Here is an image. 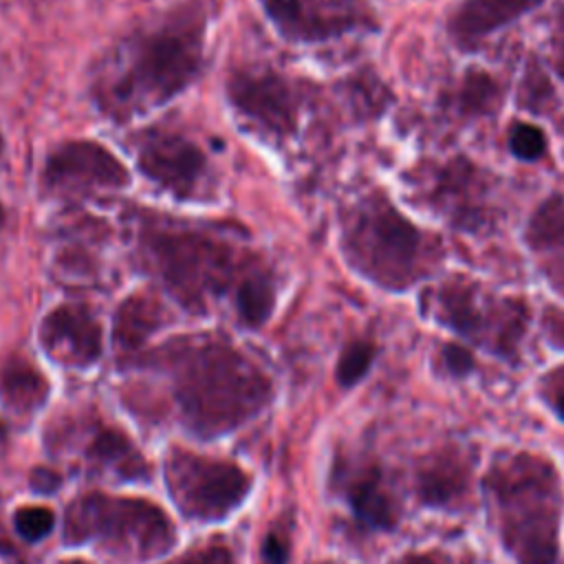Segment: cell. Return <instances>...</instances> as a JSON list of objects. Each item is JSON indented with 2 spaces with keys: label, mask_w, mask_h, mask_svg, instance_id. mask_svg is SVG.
<instances>
[{
  "label": "cell",
  "mask_w": 564,
  "mask_h": 564,
  "mask_svg": "<svg viewBox=\"0 0 564 564\" xmlns=\"http://www.w3.org/2000/svg\"><path fill=\"white\" fill-rule=\"evenodd\" d=\"M339 251L352 273L386 293L419 286L445 260L441 236L416 225L379 187L339 212Z\"/></svg>",
  "instance_id": "obj_1"
},
{
  "label": "cell",
  "mask_w": 564,
  "mask_h": 564,
  "mask_svg": "<svg viewBox=\"0 0 564 564\" xmlns=\"http://www.w3.org/2000/svg\"><path fill=\"white\" fill-rule=\"evenodd\" d=\"M482 489L516 564H555L564 509L555 465L531 452L498 456L482 478Z\"/></svg>",
  "instance_id": "obj_2"
},
{
  "label": "cell",
  "mask_w": 564,
  "mask_h": 564,
  "mask_svg": "<svg viewBox=\"0 0 564 564\" xmlns=\"http://www.w3.org/2000/svg\"><path fill=\"white\" fill-rule=\"evenodd\" d=\"M205 15L183 9L128 44L126 66L101 93V108L112 119L156 108L181 95L203 70Z\"/></svg>",
  "instance_id": "obj_3"
},
{
  "label": "cell",
  "mask_w": 564,
  "mask_h": 564,
  "mask_svg": "<svg viewBox=\"0 0 564 564\" xmlns=\"http://www.w3.org/2000/svg\"><path fill=\"white\" fill-rule=\"evenodd\" d=\"M176 361V399L185 423L198 436L227 434L271 401L269 377L227 341L187 346Z\"/></svg>",
  "instance_id": "obj_4"
},
{
  "label": "cell",
  "mask_w": 564,
  "mask_h": 564,
  "mask_svg": "<svg viewBox=\"0 0 564 564\" xmlns=\"http://www.w3.org/2000/svg\"><path fill=\"white\" fill-rule=\"evenodd\" d=\"M425 313L469 344L516 361L531 311L524 297L487 289L467 273H449L421 302Z\"/></svg>",
  "instance_id": "obj_5"
},
{
  "label": "cell",
  "mask_w": 564,
  "mask_h": 564,
  "mask_svg": "<svg viewBox=\"0 0 564 564\" xmlns=\"http://www.w3.org/2000/svg\"><path fill=\"white\" fill-rule=\"evenodd\" d=\"M64 540L68 544L97 540L121 557L152 560L172 549L176 531L163 509L148 500L88 494L70 502Z\"/></svg>",
  "instance_id": "obj_6"
},
{
  "label": "cell",
  "mask_w": 564,
  "mask_h": 564,
  "mask_svg": "<svg viewBox=\"0 0 564 564\" xmlns=\"http://www.w3.org/2000/svg\"><path fill=\"white\" fill-rule=\"evenodd\" d=\"M141 247L170 293L192 311H203L209 295L225 293L238 269L227 242L192 229H148Z\"/></svg>",
  "instance_id": "obj_7"
},
{
  "label": "cell",
  "mask_w": 564,
  "mask_h": 564,
  "mask_svg": "<svg viewBox=\"0 0 564 564\" xmlns=\"http://www.w3.org/2000/svg\"><path fill=\"white\" fill-rule=\"evenodd\" d=\"M408 181L414 203L456 231L480 234L494 223V176L465 154L421 163Z\"/></svg>",
  "instance_id": "obj_8"
},
{
  "label": "cell",
  "mask_w": 564,
  "mask_h": 564,
  "mask_svg": "<svg viewBox=\"0 0 564 564\" xmlns=\"http://www.w3.org/2000/svg\"><path fill=\"white\" fill-rule=\"evenodd\" d=\"M165 485L183 516L216 522L242 505L251 476L236 463L174 449L165 460Z\"/></svg>",
  "instance_id": "obj_9"
},
{
  "label": "cell",
  "mask_w": 564,
  "mask_h": 564,
  "mask_svg": "<svg viewBox=\"0 0 564 564\" xmlns=\"http://www.w3.org/2000/svg\"><path fill=\"white\" fill-rule=\"evenodd\" d=\"M273 26L295 44H319L348 33L379 31L366 0H258Z\"/></svg>",
  "instance_id": "obj_10"
},
{
  "label": "cell",
  "mask_w": 564,
  "mask_h": 564,
  "mask_svg": "<svg viewBox=\"0 0 564 564\" xmlns=\"http://www.w3.org/2000/svg\"><path fill=\"white\" fill-rule=\"evenodd\" d=\"M128 183L126 163L90 139L59 143L42 165V189L48 194L86 196L97 189H123Z\"/></svg>",
  "instance_id": "obj_11"
},
{
  "label": "cell",
  "mask_w": 564,
  "mask_h": 564,
  "mask_svg": "<svg viewBox=\"0 0 564 564\" xmlns=\"http://www.w3.org/2000/svg\"><path fill=\"white\" fill-rule=\"evenodd\" d=\"M231 106L273 137H289L297 123V101L291 84L269 68H240L227 79Z\"/></svg>",
  "instance_id": "obj_12"
},
{
  "label": "cell",
  "mask_w": 564,
  "mask_h": 564,
  "mask_svg": "<svg viewBox=\"0 0 564 564\" xmlns=\"http://www.w3.org/2000/svg\"><path fill=\"white\" fill-rule=\"evenodd\" d=\"M139 172L170 194L189 196L207 167L203 150L181 132L148 130L137 139L134 150Z\"/></svg>",
  "instance_id": "obj_13"
},
{
  "label": "cell",
  "mask_w": 564,
  "mask_h": 564,
  "mask_svg": "<svg viewBox=\"0 0 564 564\" xmlns=\"http://www.w3.org/2000/svg\"><path fill=\"white\" fill-rule=\"evenodd\" d=\"M546 0H458L445 15V35L458 53L480 51L489 37L540 9Z\"/></svg>",
  "instance_id": "obj_14"
},
{
  "label": "cell",
  "mask_w": 564,
  "mask_h": 564,
  "mask_svg": "<svg viewBox=\"0 0 564 564\" xmlns=\"http://www.w3.org/2000/svg\"><path fill=\"white\" fill-rule=\"evenodd\" d=\"M40 344L57 364L88 368L101 357V326L86 306L59 304L42 319Z\"/></svg>",
  "instance_id": "obj_15"
},
{
  "label": "cell",
  "mask_w": 564,
  "mask_h": 564,
  "mask_svg": "<svg viewBox=\"0 0 564 564\" xmlns=\"http://www.w3.org/2000/svg\"><path fill=\"white\" fill-rule=\"evenodd\" d=\"M520 240L540 278L564 300V194L553 192L533 207Z\"/></svg>",
  "instance_id": "obj_16"
},
{
  "label": "cell",
  "mask_w": 564,
  "mask_h": 564,
  "mask_svg": "<svg viewBox=\"0 0 564 564\" xmlns=\"http://www.w3.org/2000/svg\"><path fill=\"white\" fill-rule=\"evenodd\" d=\"M471 456L460 445H443L416 465V496L427 507H454L469 489Z\"/></svg>",
  "instance_id": "obj_17"
},
{
  "label": "cell",
  "mask_w": 564,
  "mask_h": 564,
  "mask_svg": "<svg viewBox=\"0 0 564 564\" xmlns=\"http://www.w3.org/2000/svg\"><path fill=\"white\" fill-rule=\"evenodd\" d=\"M348 502L355 516L372 529L390 531L399 520V507L392 491L386 487L381 469L375 465L361 467L346 487Z\"/></svg>",
  "instance_id": "obj_18"
},
{
  "label": "cell",
  "mask_w": 564,
  "mask_h": 564,
  "mask_svg": "<svg viewBox=\"0 0 564 564\" xmlns=\"http://www.w3.org/2000/svg\"><path fill=\"white\" fill-rule=\"evenodd\" d=\"M48 397L46 377L22 357H9L0 366V399L7 408L31 414L35 412Z\"/></svg>",
  "instance_id": "obj_19"
},
{
  "label": "cell",
  "mask_w": 564,
  "mask_h": 564,
  "mask_svg": "<svg viewBox=\"0 0 564 564\" xmlns=\"http://www.w3.org/2000/svg\"><path fill=\"white\" fill-rule=\"evenodd\" d=\"M505 106V86L489 70L469 66L458 77L454 110L460 119L496 117Z\"/></svg>",
  "instance_id": "obj_20"
},
{
  "label": "cell",
  "mask_w": 564,
  "mask_h": 564,
  "mask_svg": "<svg viewBox=\"0 0 564 564\" xmlns=\"http://www.w3.org/2000/svg\"><path fill=\"white\" fill-rule=\"evenodd\" d=\"M161 306L148 295H130L115 313L112 337L123 350L139 348L156 328H161Z\"/></svg>",
  "instance_id": "obj_21"
},
{
  "label": "cell",
  "mask_w": 564,
  "mask_h": 564,
  "mask_svg": "<svg viewBox=\"0 0 564 564\" xmlns=\"http://www.w3.org/2000/svg\"><path fill=\"white\" fill-rule=\"evenodd\" d=\"M90 458L110 467L123 478H139L145 476L148 467L137 452V447L130 443V438L119 430H101L93 445H90Z\"/></svg>",
  "instance_id": "obj_22"
},
{
  "label": "cell",
  "mask_w": 564,
  "mask_h": 564,
  "mask_svg": "<svg viewBox=\"0 0 564 564\" xmlns=\"http://www.w3.org/2000/svg\"><path fill=\"white\" fill-rule=\"evenodd\" d=\"M275 304L273 282L264 273H247L236 286V308L247 326H262Z\"/></svg>",
  "instance_id": "obj_23"
},
{
  "label": "cell",
  "mask_w": 564,
  "mask_h": 564,
  "mask_svg": "<svg viewBox=\"0 0 564 564\" xmlns=\"http://www.w3.org/2000/svg\"><path fill=\"white\" fill-rule=\"evenodd\" d=\"M507 148L513 159L522 163H535L546 154L549 137L538 123L516 119L507 128Z\"/></svg>",
  "instance_id": "obj_24"
},
{
  "label": "cell",
  "mask_w": 564,
  "mask_h": 564,
  "mask_svg": "<svg viewBox=\"0 0 564 564\" xmlns=\"http://www.w3.org/2000/svg\"><path fill=\"white\" fill-rule=\"evenodd\" d=\"M377 357V346L368 339H352L348 341L341 352H339V359H337V366H335V379L341 388H352L355 383H359L372 361Z\"/></svg>",
  "instance_id": "obj_25"
},
{
  "label": "cell",
  "mask_w": 564,
  "mask_h": 564,
  "mask_svg": "<svg viewBox=\"0 0 564 564\" xmlns=\"http://www.w3.org/2000/svg\"><path fill=\"white\" fill-rule=\"evenodd\" d=\"M13 527L26 542H37L55 527V516L48 507H20L13 513Z\"/></svg>",
  "instance_id": "obj_26"
},
{
  "label": "cell",
  "mask_w": 564,
  "mask_h": 564,
  "mask_svg": "<svg viewBox=\"0 0 564 564\" xmlns=\"http://www.w3.org/2000/svg\"><path fill=\"white\" fill-rule=\"evenodd\" d=\"M438 361H441L443 372H447L452 377H458V379L467 377L474 370V366H476V359H474L471 350L465 348L458 341L443 344L438 348Z\"/></svg>",
  "instance_id": "obj_27"
},
{
  "label": "cell",
  "mask_w": 564,
  "mask_h": 564,
  "mask_svg": "<svg viewBox=\"0 0 564 564\" xmlns=\"http://www.w3.org/2000/svg\"><path fill=\"white\" fill-rule=\"evenodd\" d=\"M540 397L564 421V364L540 377Z\"/></svg>",
  "instance_id": "obj_28"
},
{
  "label": "cell",
  "mask_w": 564,
  "mask_h": 564,
  "mask_svg": "<svg viewBox=\"0 0 564 564\" xmlns=\"http://www.w3.org/2000/svg\"><path fill=\"white\" fill-rule=\"evenodd\" d=\"M546 64L551 66V70L555 73V77L564 84V13L560 18V22L555 24V29L549 35V44H546Z\"/></svg>",
  "instance_id": "obj_29"
},
{
  "label": "cell",
  "mask_w": 564,
  "mask_h": 564,
  "mask_svg": "<svg viewBox=\"0 0 564 564\" xmlns=\"http://www.w3.org/2000/svg\"><path fill=\"white\" fill-rule=\"evenodd\" d=\"M181 564H234V557L227 546H207L189 553Z\"/></svg>",
  "instance_id": "obj_30"
},
{
  "label": "cell",
  "mask_w": 564,
  "mask_h": 564,
  "mask_svg": "<svg viewBox=\"0 0 564 564\" xmlns=\"http://www.w3.org/2000/svg\"><path fill=\"white\" fill-rule=\"evenodd\" d=\"M31 489L37 491V494H55L57 487L62 485V478L51 471V469H44V467H37L31 471Z\"/></svg>",
  "instance_id": "obj_31"
},
{
  "label": "cell",
  "mask_w": 564,
  "mask_h": 564,
  "mask_svg": "<svg viewBox=\"0 0 564 564\" xmlns=\"http://www.w3.org/2000/svg\"><path fill=\"white\" fill-rule=\"evenodd\" d=\"M262 555H264V560H267L269 564H284V562H286V555H289L286 542L280 540L278 533H269L267 540H264V544H262Z\"/></svg>",
  "instance_id": "obj_32"
},
{
  "label": "cell",
  "mask_w": 564,
  "mask_h": 564,
  "mask_svg": "<svg viewBox=\"0 0 564 564\" xmlns=\"http://www.w3.org/2000/svg\"><path fill=\"white\" fill-rule=\"evenodd\" d=\"M397 564H441L436 553H408Z\"/></svg>",
  "instance_id": "obj_33"
},
{
  "label": "cell",
  "mask_w": 564,
  "mask_h": 564,
  "mask_svg": "<svg viewBox=\"0 0 564 564\" xmlns=\"http://www.w3.org/2000/svg\"><path fill=\"white\" fill-rule=\"evenodd\" d=\"M59 564H88L84 560H66V562H59Z\"/></svg>",
  "instance_id": "obj_34"
},
{
  "label": "cell",
  "mask_w": 564,
  "mask_h": 564,
  "mask_svg": "<svg viewBox=\"0 0 564 564\" xmlns=\"http://www.w3.org/2000/svg\"><path fill=\"white\" fill-rule=\"evenodd\" d=\"M2 225H4V207L0 205V227H2Z\"/></svg>",
  "instance_id": "obj_35"
},
{
  "label": "cell",
  "mask_w": 564,
  "mask_h": 564,
  "mask_svg": "<svg viewBox=\"0 0 564 564\" xmlns=\"http://www.w3.org/2000/svg\"><path fill=\"white\" fill-rule=\"evenodd\" d=\"M0 434H2V425H0Z\"/></svg>",
  "instance_id": "obj_36"
},
{
  "label": "cell",
  "mask_w": 564,
  "mask_h": 564,
  "mask_svg": "<svg viewBox=\"0 0 564 564\" xmlns=\"http://www.w3.org/2000/svg\"><path fill=\"white\" fill-rule=\"evenodd\" d=\"M0 148H2V139H0Z\"/></svg>",
  "instance_id": "obj_37"
}]
</instances>
